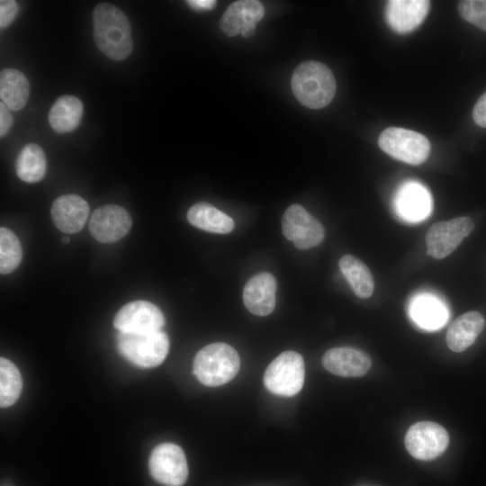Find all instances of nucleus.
<instances>
[{
  "label": "nucleus",
  "instance_id": "24",
  "mask_svg": "<svg viewBox=\"0 0 486 486\" xmlns=\"http://www.w3.org/2000/svg\"><path fill=\"white\" fill-rule=\"evenodd\" d=\"M17 176L26 183L40 181L47 169V159L42 148L35 144L25 145L16 158Z\"/></svg>",
  "mask_w": 486,
  "mask_h": 486
},
{
  "label": "nucleus",
  "instance_id": "3",
  "mask_svg": "<svg viewBox=\"0 0 486 486\" xmlns=\"http://www.w3.org/2000/svg\"><path fill=\"white\" fill-rule=\"evenodd\" d=\"M240 359L238 352L226 343H212L196 354L194 374L200 382L217 387L231 381L238 372Z\"/></svg>",
  "mask_w": 486,
  "mask_h": 486
},
{
  "label": "nucleus",
  "instance_id": "7",
  "mask_svg": "<svg viewBox=\"0 0 486 486\" xmlns=\"http://www.w3.org/2000/svg\"><path fill=\"white\" fill-rule=\"evenodd\" d=\"M405 446L411 456L429 461L440 456L447 448L449 436L445 428L431 421L413 424L407 431Z\"/></svg>",
  "mask_w": 486,
  "mask_h": 486
},
{
  "label": "nucleus",
  "instance_id": "1",
  "mask_svg": "<svg viewBox=\"0 0 486 486\" xmlns=\"http://www.w3.org/2000/svg\"><path fill=\"white\" fill-rule=\"evenodd\" d=\"M97 48L113 60L125 59L132 51L130 23L125 14L108 3L97 4L92 14Z\"/></svg>",
  "mask_w": 486,
  "mask_h": 486
},
{
  "label": "nucleus",
  "instance_id": "26",
  "mask_svg": "<svg viewBox=\"0 0 486 486\" xmlns=\"http://www.w3.org/2000/svg\"><path fill=\"white\" fill-rule=\"evenodd\" d=\"M22 389V379L18 368L6 358L0 359V406L13 405Z\"/></svg>",
  "mask_w": 486,
  "mask_h": 486
},
{
  "label": "nucleus",
  "instance_id": "27",
  "mask_svg": "<svg viewBox=\"0 0 486 486\" xmlns=\"http://www.w3.org/2000/svg\"><path fill=\"white\" fill-rule=\"evenodd\" d=\"M22 257L21 244L16 235L4 227L0 229V272L9 274L16 269Z\"/></svg>",
  "mask_w": 486,
  "mask_h": 486
},
{
  "label": "nucleus",
  "instance_id": "15",
  "mask_svg": "<svg viewBox=\"0 0 486 486\" xmlns=\"http://www.w3.org/2000/svg\"><path fill=\"white\" fill-rule=\"evenodd\" d=\"M276 288V280L272 274L263 272L254 275L243 290L245 306L256 316L270 314L275 307Z\"/></svg>",
  "mask_w": 486,
  "mask_h": 486
},
{
  "label": "nucleus",
  "instance_id": "18",
  "mask_svg": "<svg viewBox=\"0 0 486 486\" xmlns=\"http://www.w3.org/2000/svg\"><path fill=\"white\" fill-rule=\"evenodd\" d=\"M484 326L485 320L480 312L472 310L462 314L447 329V346L456 353L464 351L475 341Z\"/></svg>",
  "mask_w": 486,
  "mask_h": 486
},
{
  "label": "nucleus",
  "instance_id": "32",
  "mask_svg": "<svg viewBox=\"0 0 486 486\" xmlns=\"http://www.w3.org/2000/svg\"><path fill=\"white\" fill-rule=\"evenodd\" d=\"M186 3L196 11L212 10L216 4L214 0H190Z\"/></svg>",
  "mask_w": 486,
  "mask_h": 486
},
{
  "label": "nucleus",
  "instance_id": "29",
  "mask_svg": "<svg viewBox=\"0 0 486 486\" xmlns=\"http://www.w3.org/2000/svg\"><path fill=\"white\" fill-rule=\"evenodd\" d=\"M18 4L14 0L0 1V28L8 27L15 19L18 14Z\"/></svg>",
  "mask_w": 486,
  "mask_h": 486
},
{
  "label": "nucleus",
  "instance_id": "28",
  "mask_svg": "<svg viewBox=\"0 0 486 486\" xmlns=\"http://www.w3.org/2000/svg\"><path fill=\"white\" fill-rule=\"evenodd\" d=\"M458 12L464 20L486 32V0L461 1Z\"/></svg>",
  "mask_w": 486,
  "mask_h": 486
},
{
  "label": "nucleus",
  "instance_id": "6",
  "mask_svg": "<svg viewBox=\"0 0 486 486\" xmlns=\"http://www.w3.org/2000/svg\"><path fill=\"white\" fill-rule=\"evenodd\" d=\"M378 144L392 158L413 166L425 162L431 148L423 134L399 127H389L382 130Z\"/></svg>",
  "mask_w": 486,
  "mask_h": 486
},
{
  "label": "nucleus",
  "instance_id": "9",
  "mask_svg": "<svg viewBox=\"0 0 486 486\" xmlns=\"http://www.w3.org/2000/svg\"><path fill=\"white\" fill-rule=\"evenodd\" d=\"M148 467L152 477L166 486H182L188 475L184 453L173 443L156 446L149 456Z\"/></svg>",
  "mask_w": 486,
  "mask_h": 486
},
{
  "label": "nucleus",
  "instance_id": "25",
  "mask_svg": "<svg viewBox=\"0 0 486 486\" xmlns=\"http://www.w3.org/2000/svg\"><path fill=\"white\" fill-rule=\"evenodd\" d=\"M410 315L416 324L426 329H436L447 319L445 307L429 296L416 299L411 305Z\"/></svg>",
  "mask_w": 486,
  "mask_h": 486
},
{
  "label": "nucleus",
  "instance_id": "23",
  "mask_svg": "<svg viewBox=\"0 0 486 486\" xmlns=\"http://www.w3.org/2000/svg\"><path fill=\"white\" fill-rule=\"evenodd\" d=\"M338 266L357 297L367 299L373 294L374 277L362 260L352 255H345L339 259Z\"/></svg>",
  "mask_w": 486,
  "mask_h": 486
},
{
  "label": "nucleus",
  "instance_id": "30",
  "mask_svg": "<svg viewBox=\"0 0 486 486\" xmlns=\"http://www.w3.org/2000/svg\"><path fill=\"white\" fill-rule=\"evenodd\" d=\"M472 117L477 125L486 128V92L476 102Z\"/></svg>",
  "mask_w": 486,
  "mask_h": 486
},
{
  "label": "nucleus",
  "instance_id": "16",
  "mask_svg": "<svg viewBox=\"0 0 486 486\" xmlns=\"http://www.w3.org/2000/svg\"><path fill=\"white\" fill-rule=\"evenodd\" d=\"M89 215L87 202L77 194L58 197L51 206V218L56 227L64 233L78 232Z\"/></svg>",
  "mask_w": 486,
  "mask_h": 486
},
{
  "label": "nucleus",
  "instance_id": "10",
  "mask_svg": "<svg viewBox=\"0 0 486 486\" xmlns=\"http://www.w3.org/2000/svg\"><path fill=\"white\" fill-rule=\"evenodd\" d=\"M284 236L299 249H309L320 245L325 230L322 224L302 205L292 204L282 217Z\"/></svg>",
  "mask_w": 486,
  "mask_h": 486
},
{
  "label": "nucleus",
  "instance_id": "31",
  "mask_svg": "<svg viewBox=\"0 0 486 486\" xmlns=\"http://www.w3.org/2000/svg\"><path fill=\"white\" fill-rule=\"evenodd\" d=\"M13 116L10 110L3 104H0V136H5L13 125Z\"/></svg>",
  "mask_w": 486,
  "mask_h": 486
},
{
  "label": "nucleus",
  "instance_id": "8",
  "mask_svg": "<svg viewBox=\"0 0 486 486\" xmlns=\"http://www.w3.org/2000/svg\"><path fill=\"white\" fill-rule=\"evenodd\" d=\"M473 229L472 219L466 216L434 223L426 235L428 254L435 259L445 258L460 246Z\"/></svg>",
  "mask_w": 486,
  "mask_h": 486
},
{
  "label": "nucleus",
  "instance_id": "13",
  "mask_svg": "<svg viewBox=\"0 0 486 486\" xmlns=\"http://www.w3.org/2000/svg\"><path fill=\"white\" fill-rule=\"evenodd\" d=\"M265 8L256 0H240L229 5L220 22L221 31L229 37L241 34L249 38L256 32V23L263 18Z\"/></svg>",
  "mask_w": 486,
  "mask_h": 486
},
{
  "label": "nucleus",
  "instance_id": "2",
  "mask_svg": "<svg viewBox=\"0 0 486 486\" xmlns=\"http://www.w3.org/2000/svg\"><path fill=\"white\" fill-rule=\"evenodd\" d=\"M291 86L297 100L310 109H321L329 104L337 89L331 70L316 60L304 61L297 66Z\"/></svg>",
  "mask_w": 486,
  "mask_h": 486
},
{
  "label": "nucleus",
  "instance_id": "11",
  "mask_svg": "<svg viewBox=\"0 0 486 486\" xmlns=\"http://www.w3.org/2000/svg\"><path fill=\"white\" fill-rule=\"evenodd\" d=\"M164 325L162 311L147 301H134L125 304L113 319V326L121 333H150L161 330Z\"/></svg>",
  "mask_w": 486,
  "mask_h": 486
},
{
  "label": "nucleus",
  "instance_id": "20",
  "mask_svg": "<svg viewBox=\"0 0 486 486\" xmlns=\"http://www.w3.org/2000/svg\"><path fill=\"white\" fill-rule=\"evenodd\" d=\"M187 220L194 227L218 234H227L234 229V220L209 202H200L191 206Z\"/></svg>",
  "mask_w": 486,
  "mask_h": 486
},
{
  "label": "nucleus",
  "instance_id": "4",
  "mask_svg": "<svg viewBox=\"0 0 486 486\" xmlns=\"http://www.w3.org/2000/svg\"><path fill=\"white\" fill-rule=\"evenodd\" d=\"M116 345L124 358L142 368L159 365L169 350L168 337L162 330L144 334L119 332Z\"/></svg>",
  "mask_w": 486,
  "mask_h": 486
},
{
  "label": "nucleus",
  "instance_id": "22",
  "mask_svg": "<svg viewBox=\"0 0 486 486\" xmlns=\"http://www.w3.org/2000/svg\"><path fill=\"white\" fill-rule=\"evenodd\" d=\"M30 85L27 77L14 68H5L0 73V99L9 110L22 109L29 98Z\"/></svg>",
  "mask_w": 486,
  "mask_h": 486
},
{
  "label": "nucleus",
  "instance_id": "21",
  "mask_svg": "<svg viewBox=\"0 0 486 486\" xmlns=\"http://www.w3.org/2000/svg\"><path fill=\"white\" fill-rule=\"evenodd\" d=\"M84 106L80 99L74 95L58 97L49 112V122L58 133L74 130L80 123Z\"/></svg>",
  "mask_w": 486,
  "mask_h": 486
},
{
  "label": "nucleus",
  "instance_id": "17",
  "mask_svg": "<svg viewBox=\"0 0 486 486\" xmlns=\"http://www.w3.org/2000/svg\"><path fill=\"white\" fill-rule=\"evenodd\" d=\"M430 8L427 0H392L386 4V21L398 33L415 30L425 20Z\"/></svg>",
  "mask_w": 486,
  "mask_h": 486
},
{
  "label": "nucleus",
  "instance_id": "19",
  "mask_svg": "<svg viewBox=\"0 0 486 486\" xmlns=\"http://www.w3.org/2000/svg\"><path fill=\"white\" fill-rule=\"evenodd\" d=\"M395 204L400 215L411 221L427 217L432 209L429 193L417 183H408L401 186L396 195Z\"/></svg>",
  "mask_w": 486,
  "mask_h": 486
},
{
  "label": "nucleus",
  "instance_id": "12",
  "mask_svg": "<svg viewBox=\"0 0 486 486\" xmlns=\"http://www.w3.org/2000/svg\"><path fill=\"white\" fill-rule=\"evenodd\" d=\"M131 224L130 215L123 207L106 204L93 212L89 231L101 243H113L127 235Z\"/></svg>",
  "mask_w": 486,
  "mask_h": 486
},
{
  "label": "nucleus",
  "instance_id": "33",
  "mask_svg": "<svg viewBox=\"0 0 486 486\" xmlns=\"http://www.w3.org/2000/svg\"><path fill=\"white\" fill-rule=\"evenodd\" d=\"M62 240L64 243H68L70 239L68 237L66 236V237H63Z\"/></svg>",
  "mask_w": 486,
  "mask_h": 486
},
{
  "label": "nucleus",
  "instance_id": "14",
  "mask_svg": "<svg viewBox=\"0 0 486 486\" xmlns=\"http://www.w3.org/2000/svg\"><path fill=\"white\" fill-rule=\"evenodd\" d=\"M322 364L328 372L343 377H360L372 365L370 356L360 349L349 346L334 347L322 357Z\"/></svg>",
  "mask_w": 486,
  "mask_h": 486
},
{
  "label": "nucleus",
  "instance_id": "5",
  "mask_svg": "<svg viewBox=\"0 0 486 486\" xmlns=\"http://www.w3.org/2000/svg\"><path fill=\"white\" fill-rule=\"evenodd\" d=\"M305 378L302 356L294 351H284L267 366L264 374L266 389L279 396H294L302 390Z\"/></svg>",
  "mask_w": 486,
  "mask_h": 486
}]
</instances>
